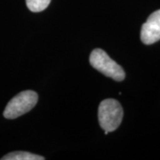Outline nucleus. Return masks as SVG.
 I'll return each mask as SVG.
<instances>
[{"label":"nucleus","instance_id":"5","mask_svg":"<svg viewBox=\"0 0 160 160\" xmlns=\"http://www.w3.org/2000/svg\"><path fill=\"white\" fill-rule=\"evenodd\" d=\"M3 160H44L45 158L39 155L33 154L27 151H15L6 155Z\"/></svg>","mask_w":160,"mask_h":160},{"label":"nucleus","instance_id":"6","mask_svg":"<svg viewBox=\"0 0 160 160\" xmlns=\"http://www.w3.org/2000/svg\"><path fill=\"white\" fill-rule=\"evenodd\" d=\"M51 0H26V4L29 10L34 12L44 11L49 6Z\"/></svg>","mask_w":160,"mask_h":160},{"label":"nucleus","instance_id":"2","mask_svg":"<svg viewBox=\"0 0 160 160\" xmlns=\"http://www.w3.org/2000/svg\"><path fill=\"white\" fill-rule=\"evenodd\" d=\"M89 62L94 69L116 81H122L126 78L123 68L109 57L102 49L97 48L92 52Z\"/></svg>","mask_w":160,"mask_h":160},{"label":"nucleus","instance_id":"4","mask_svg":"<svg viewBox=\"0 0 160 160\" xmlns=\"http://www.w3.org/2000/svg\"><path fill=\"white\" fill-rule=\"evenodd\" d=\"M141 39L145 45H152L160 40V10L152 12L141 30Z\"/></svg>","mask_w":160,"mask_h":160},{"label":"nucleus","instance_id":"3","mask_svg":"<svg viewBox=\"0 0 160 160\" xmlns=\"http://www.w3.org/2000/svg\"><path fill=\"white\" fill-rule=\"evenodd\" d=\"M38 100V95L36 92L30 90L21 92L6 105L4 117L7 119H13L26 114L36 106Z\"/></svg>","mask_w":160,"mask_h":160},{"label":"nucleus","instance_id":"1","mask_svg":"<svg viewBox=\"0 0 160 160\" xmlns=\"http://www.w3.org/2000/svg\"><path fill=\"white\" fill-rule=\"evenodd\" d=\"M124 116L123 108L117 100L106 99L100 103L98 117L105 134L115 131L120 126Z\"/></svg>","mask_w":160,"mask_h":160}]
</instances>
